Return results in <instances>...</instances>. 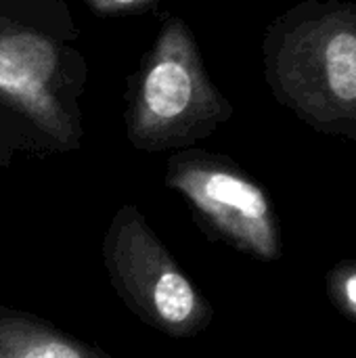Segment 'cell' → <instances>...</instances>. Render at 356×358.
Wrapping results in <instances>:
<instances>
[{
  "instance_id": "6da1fadb",
  "label": "cell",
  "mask_w": 356,
  "mask_h": 358,
  "mask_svg": "<svg viewBox=\"0 0 356 358\" xmlns=\"http://www.w3.org/2000/svg\"><path fill=\"white\" fill-rule=\"evenodd\" d=\"M103 262L124 304L155 331L185 340L210 325V302L136 208L126 206L113 216L103 237Z\"/></svg>"
},
{
  "instance_id": "7a4b0ae2",
  "label": "cell",
  "mask_w": 356,
  "mask_h": 358,
  "mask_svg": "<svg viewBox=\"0 0 356 358\" xmlns=\"http://www.w3.org/2000/svg\"><path fill=\"white\" fill-rule=\"evenodd\" d=\"M229 113L210 84L189 29L172 19L141 73L128 132L134 147L164 151L210 134Z\"/></svg>"
},
{
  "instance_id": "3957f363",
  "label": "cell",
  "mask_w": 356,
  "mask_h": 358,
  "mask_svg": "<svg viewBox=\"0 0 356 358\" xmlns=\"http://www.w3.org/2000/svg\"><path fill=\"white\" fill-rule=\"evenodd\" d=\"M166 182L220 241L256 260L281 256L279 222L269 195L231 164L210 155H178L168 166Z\"/></svg>"
},
{
  "instance_id": "277c9868",
  "label": "cell",
  "mask_w": 356,
  "mask_h": 358,
  "mask_svg": "<svg viewBox=\"0 0 356 358\" xmlns=\"http://www.w3.org/2000/svg\"><path fill=\"white\" fill-rule=\"evenodd\" d=\"M57 46L42 34L0 23V101L27 117L57 149L78 141L76 124L55 90Z\"/></svg>"
},
{
  "instance_id": "5b68a950",
  "label": "cell",
  "mask_w": 356,
  "mask_h": 358,
  "mask_svg": "<svg viewBox=\"0 0 356 358\" xmlns=\"http://www.w3.org/2000/svg\"><path fill=\"white\" fill-rule=\"evenodd\" d=\"M0 358H111L59 331L57 327L10 308H0Z\"/></svg>"
},
{
  "instance_id": "8992f818",
  "label": "cell",
  "mask_w": 356,
  "mask_h": 358,
  "mask_svg": "<svg viewBox=\"0 0 356 358\" xmlns=\"http://www.w3.org/2000/svg\"><path fill=\"white\" fill-rule=\"evenodd\" d=\"M323 78L332 96L342 105H356V31L338 29L334 31L323 52Z\"/></svg>"
},
{
  "instance_id": "52a82bcc",
  "label": "cell",
  "mask_w": 356,
  "mask_h": 358,
  "mask_svg": "<svg viewBox=\"0 0 356 358\" xmlns=\"http://www.w3.org/2000/svg\"><path fill=\"white\" fill-rule=\"evenodd\" d=\"M329 294L346 315L356 319V262H344L332 271Z\"/></svg>"
},
{
  "instance_id": "ba28073f",
  "label": "cell",
  "mask_w": 356,
  "mask_h": 358,
  "mask_svg": "<svg viewBox=\"0 0 356 358\" xmlns=\"http://www.w3.org/2000/svg\"><path fill=\"white\" fill-rule=\"evenodd\" d=\"M101 13H124V10H134L141 8L153 0H86Z\"/></svg>"
}]
</instances>
